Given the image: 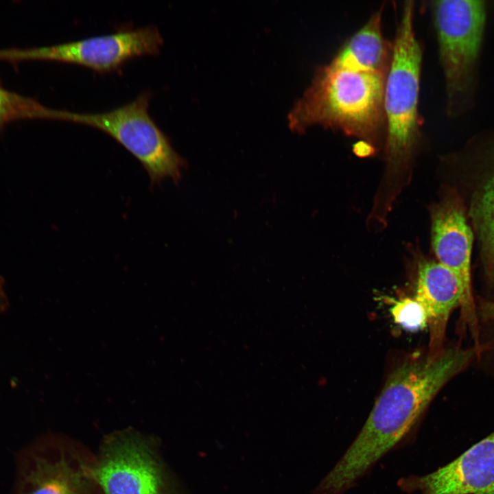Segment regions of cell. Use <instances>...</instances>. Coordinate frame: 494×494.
Returning a JSON list of instances; mask_svg holds the SVG:
<instances>
[{"mask_svg": "<svg viewBox=\"0 0 494 494\" xmlns=\"http://www.w3.org/2000/svg\"><path fill=\"white\" fill-rule=\"evenodd\" d=\"M480 353L473 347L405 361L390 375L353 442L316 488L342 494L410 432L439 391Z\"/></svg>", "mask_w": 494, "mask_h": 494, "instance_id": "obj_1", "label": "cell"}, {"mask_svg": "<svg viewBox=\"0 0 494 494\" xmlns=\"http://www.w3.org/2000/svg\"><path fill=\"white\" fill-rule=\"evenodd\" d=\"M386 75L332 61L318 67L311 84L288 114L289 127L301 132L320 126L362 143L377 141L385 136Z\"/></svg>", "mask_w": 494, "mask_h": 494, "instance_id": "obj_2", "label": "cell"}, {"mask_svg": "<svg viewBox=\"0 0 494 494\" xmlns=\"http://www.w3.org/2000/svg\"><path fill=\"white\" fill-rule=\"evenodd\" d=\"M414 2L404 1L384 92L386 157L390 170L406 166L421 135L419 101L423 49L414 30Z\"/></svg>", "mask_w": 494, "mask_h": 494, "instance_id": "obj_3", "label": "cell"}, {"mask_svg": "<svg viewBox=\"0 0 494 494\" xmlns=\"http://www.w3.org/2000/svg\"><path fill=\"white\" fill-rule=\"evenodd\" d=\"M445 89V112L456 118L471 110L486 21L480 0L427 1Z\"/></svg>", "mask_w": 494, "mask_h": 494, "instance_id": "obj_4", "label": "cell"}, {"mask_svg": "<svg viewBox=\"0 0 494 494\" xmlns=\"http://www.w3.org/2000/svg\"><path fill=\"white\" fill-rule=\"evenodd\" d=\"M150 97L151 92L145 91L126 104L99 113L52 108L51 119L81 123L106 132L139 161L152 186L166 178L176 182L185 162L150 115Z\"/></svg>", "mask_w": 494, "mask_h": 494, "instance_id": "obj_5", "label": "cell"}, {"mask_svg": "<svg viewBox=\"0 0 494 494\" xmlns=\"http://www.w3.org/2000/svg\"><path fill=\"white\" fill-rule=\"evenodd\" d=\"M91 473L104 494H172L153 440L130 429L105 436Z\"/></svg>", "mask_w": 494, "mask_h": 494, "instance_id": "obj_6", "label": "cell"}, {"mask_svg": "<svg viewBox=\"0 0 494 494\" xmlns=\"http://www.w3.org/2000/svg\"><path fill=\"white\" fill-rule=\"evenodd\" d=\"M94 456L71 440L41 439L20 457L16 494H104L91 473Z\"/></svg>", "mask_w": 494, "mask_h": 494, "instance_id": "obj_7", "label": "cell"}, {"mask_svg": "<svg viewBox=\"0 0 494 494\" xmlns=\"http://www.w3.org/2000/svg\"><path fill=\"white\" fill-rule=\"evenodd\" d=\"M163 42L158 29L149 25L54 45L1 49L0 60L71 62L107 72L119 69L134 57L158 53Z\"/></svg>", "mask_w": 494, "mask_h": 494, "instance_id": "obj_8", "label": "cell"}, {"mask_svg": "<svg viewBox=\"0 0 494 494\" xmlns=\"http://www.w3.org/2000/svg\"><path fill=\"white\" fill-rule=\"evenodd\" d=\"M432 243L438 261L453 273L460 286V331L469 332L473 346L482 352L484 346L480 342L471 277L473 232L461 199L456 193H450L432 209Z\"/></svg>", "mask_w": 494, "mask_h": 494, "instance_id": "obj_9", "label": "cell"}, {"mask_svg": "<svg viewBox=\"0 0 494 494\" xmlns=\"http://www.w3.org/2000/svg\"><path fill=\"white\" fill-rule=\"evenodd\" d=\"M398 484L419 494H494V432L445 466Z\"/></svg>", "mask_w": 494, "mask_h": 494, "instance_id": "obj_10", "label": "cell"}, {"mask_svg": "<svg viewBox=\"0 0 494 494\" xmlns=\"http://www.w3.org/2000/svg\"><path fill=\"white\" fill-rule=\"evenodd\" d=\"M416 280L414 298L427 314L430 334L428 355L434 357L445 350L446 327L453 311L460 307V289L453 273L438 261L420 263Z\"/></svg>", "mask_w": 494, "mask_h": 494, "instance_id": "obj_11", "label": "cell"}, {"mask_svg": "<svg viewBox=\"0 0 494 494\" xmlns=\"http://www.w3.org/2000/svg\"><path fill=\"white\" fill-rule=\"evenodd\" d=\"M384 5L349 37L331 61L364 71L387 74L392 57V43L382 32Z\"/></svg>", "mask_w": 494, "mask_h": 494, "instance_id": "obj_12", "label": "cell"}, {"mask_svg": "<svg viewBox=\"0 0 494 494\" xmlns=\"http://www.w3.org/2000/svg\"><path fill=\"white\" fill-rule=\"evenodd\" d=\"M487 151L493 159L471 196L469 216L477 234L488 272L494 274V130L484 132Z\"/></svg>", "mask_w": 494, "mask_h": 494, "instance_id": "obj_13", "label": "cell"}, {"mask_svg": "<svg viewBox=\"0 0 494 494\" xmlns=\"http://www.w3.org/2000/svg\"><path fill=\"white\" fill-rule=\"evenodd\" d=\"M48 109L36 99L11 91L0 84V132L12 121L47 119Z\"/></svg>", "mask_w": 494, "mask_h": 494, "instance_id": "obj_14", "label": "cell"}, {"mask_svg": "<svg viewBox=\"0 0 494 494\" xmlns=\"http://www.w3.org/2000/svg\"><path fill=\"white\" fill-rule=\"evenodd\" d=\"M395 322L403 329L415 331L427 325V317L422 305L415 298L394 301L390 308Z\"/></svg>", "mask_w": 494, "mask_h": 494, "instance_id": "obj_15", "label": "cell"}, {"mask_svg": "<svg viewBox=\"0 0 494 494\" xmlns=\"http://www.w3.org/2000/svg\"><path fill=\"white\" fill-rule=\"evenodd\" d=\"M491 277L494 280V274ZM476 307L479 320L494 323V301L479 298Z\"/></svg>", "mask_w": 494, "mask_h": 494, "instance_id": "obj_16", "label": "cell"}]
</instances>
